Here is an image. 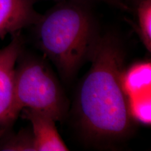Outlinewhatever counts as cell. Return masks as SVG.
<instances>
[{
    "instance_id": "cell-1",
    "label": "cell",
    "mask_w": 151,
    "mask_h": 151,
    "mask_svg": "<svg viewBox=\"0 0 151 151\" xmlns=\"http://www.w3.org/2000/svg\"><path fill=\"white\" fill-rule=\"evenodd\" d=\"M124 56L118 36L101 35L89 71L79 86L76 102L78 126L96 144L116 143L131 134L132 118L122 86Z\"/></svg>"
},
{
    "instance_id": "cell-2",
    "label": "cell",
    "mask_w": 151,
    "mask_h": 151,
    "mask_svg": "<svg viewBox=\"0 0 151 151\" xmlns=\"http://www.w3.org/2000/svg\"><path fill=\"white\" fill-rule=\"evenodd\" d=\"M91 2L58 1L35 24L38 44L66 81L90 61L101 37Z\"/></svg>"
},
{
    "instance_id": "cell-3",
    "label": "cell",
    "mask_w": 151,
    "mask_h": 151,
    "mask_svg": "<svg viewBox=\"0 0 151 151\" xmlns=\"http://www.w3.org/2000/svg\"><path fill=\"white\" fill-rule=\"evenodd\" d=\"M67 108L65 93L50 67L37 58L22 60L16 67L11 103L0 117V138L24 109L43 112L58 121L64 118Z\"/></svg>"
},
{
    "instance_id": "cell-4",
    "label": "cell",
    "mask_w": 151,
    "mask_h": 151,
    "mask_svg": "<svg viewBox=\"0 0 151 151\" xmlns=\"http://www.w3.org/2000/svg\"><path fill=\"white\" fill-rule=\"evenodd\" d=\"M39 0H0V39L35 25L41 14L35 9Z\"/></svg>"
},
{
    "instance_id": "cell-5",
    "label": "cell",
    "mask_w": 151,
    "mask_h": 151,
    "mask_svg": "<svg viewBox=\"0 0 151 151\" xmlns=\"http://www.w3.org/2000/svg\"><path fill=\"white\" fill-rule=\"evenodd\" d=\"M22 118L31 122L34 151H66L69 148L56 128L55 120L40 111L24 109Z\"/></svg>"
},
{
    "instance_id": "cell-6",
    "label": "cell",
    "mask_w": 151,
    "mask_h": 151,
    "mask_svg": "<svg viewBox=\"0 0 151 151\" xmlns=\"http://www.w3.org/2000/svg\"><path fill=\"white\" fill-rule=\"evenodd\" d=\"M12 35L10 43L0 50V117L8 109L12 99L16 63L22 50L20 32Z\"/></svg>"
},
{
    "instance_id": "cell-7",
    "label": "cell",
    "mask_w": 151,
    "mask_h": 151,
    "mask_svg": "<svg viewBox=\"0 0 151 151\" xmlns=\"http://www.w3.org/2000/svg\"><path fill=\"white\" fill-rule=\"evenodd\" d=\"M122 86L127 97L151 92L150 62H138L123 71Z\"/></svg>"
},
{
    "instance_id": "cell-8",
    "label": "cell",
    "mask_w": 151,
    "mask_h": 151,
    "mask_svg": "<svg viewBox=\"0 0 151 151\" xmlns=\"http://www.w3.org/2000/svg\"><path fill=\"white\" fill-rule=\"evenodd\" d=\"M137 30L141 41L149 52L151 51V0H140L135 5Z\"/></svg>"
},
{
    "instance_id": "cell-9",
    "label": "cell",
    "mask_w": 151,
    "mask_h": 151,
    "mask_svg": "<svg viewBox=\"0 0 151 151\" xmlns=\"http://www.w3.org/2000/svg\"><path fill=\"white\" fill-rule=\"evenodd\" d=\"M128 98V109L132 120L150 125L151 122V92Z\"/></svg>"
},
{
    "instance_id": "cell-10",
    "label": "cell",
    "mask_w": 151,
    "mask_h": 151,
    "mask_svg": "<svg viewBox=\"0 0 151 151\" xmlns=\"http://www.w3.org/2000/svg\"><path fill=\"white\" fill-rule=\"evenodd\" d=\"M0 150L34 151L32 134L27 131H21L6 137L0 143Z\"/></svg>"
},
{
    "instance_id": "cell-11",
    "label": "cell",
    "mask_w": 151,
    "mask_h": 151,
    "mask_svg": "<svg viewBox=\"0 0 151 151\" xmlns=\"http://www.w3.org/2000/svg\"><path fill=\"white\" fill-rule=\"evenodd\" d=\"M58 2V1H62V0H54ZM87 1H103V2L107 3L109 4L112 5L113 6L118 7V8L122 9V10H126L128 11L130 9V6L127 4H126L124 1L122 0H87Z\"/></svg>"
},
{
    "instance_id": "cell-12",
    "label": "cell",
    "mask_w": 151,
    "mask_h": 151,
    "mask_svg": "<svg viewBox=\"0 0 151 151\" xmlns=\"http://www.w3.org/2000/svg\"><path fill=\"white\" fill-rule=\"evenodd\" d=\"M122 1H124L126 4H128V2H132V4H133L135 6L139 1H140V0H122Z\"/></svg>"
}]
</instances>
